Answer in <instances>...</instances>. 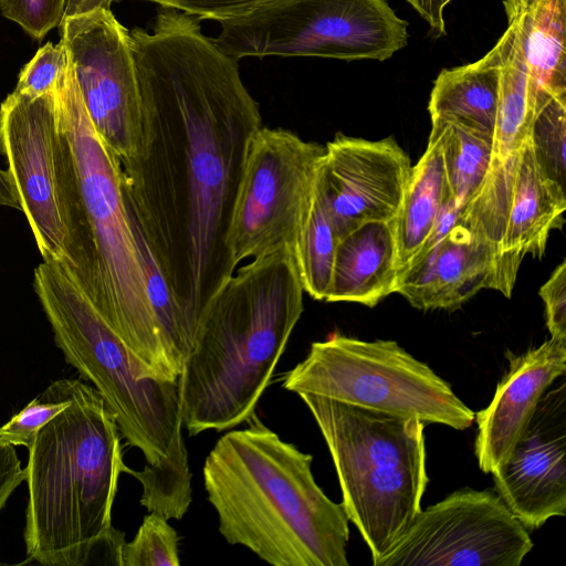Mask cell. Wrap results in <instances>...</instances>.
<instances>
[{
    "label": "cell",
    "instance_id": "obj_1",
    "mask_svg": "<svg viewBox=\"0 0 566 566\" xmlns=\"http://www.w3.org/2000/svg\"><path fill=\"white\" fill-rule=\"evenodd\" d=\"M199 18L164 8L129 31L142 101L136 154L120 163L128 217L193 332L234 274L231 218L247 148L262 127L238 60Z\"/></svg>",
    "mask_w": 566,
    "mask_h": 566
},
{
    "label": "cell",
    "instance_id": "obj_2",
    "mask_svg": "<svg viewBox=\"0 0 566 566\" xmlns=\"http://www.w3.org/2000/svg\"><path fill=\"white\" fill-rule=\"evenodd\" d=\"M34 291L56 347L114 415L122 438L142 451L140 504L166 520H180L191 503V473L182 436L179 381L148 378L124 340L90 297L54 261L34 270Z\"/></svg>",
    "mask_w": 566,
    "mask_h": 566
},
{
    "label": "cell",
    "instance_id": "obj_3",
    "mask_svg": "<svg viewBox=\"0 0 566 566\" xmlns=\"http://www.w3.org/2000/svg\"><path fill=\"white\" fill-rule=\"evenodd\" d=\"M206 458L207 499L227 543L274 566H348V518L315 482L313 457L254 413Z\"/></svg>",
    "mask_w": 566,
    "mask_h": 566
},
{
    "label": "cell",
    "instance_id": "obj_4",
    "mask_svg": "<svg viewBox=\"0 0 566 566\" xmlns=\"http://www.w3.org/2000/svg\"><path fill=\"white\" fill-rule=\"evenodd\" d=\"M294 255L281 249L253 259L202 316L178 379L190 436L247 422L304 311Z\"/></svg>",
    "mask_w": 566,
    "mask_h": 566
},
{
    "label": "cell",
    "instance_id": "obj_5",
    "mask_svg": "<svg viewBox=\"0 0 566 566\" xmlns=\"http://www.w3.org/2000/svg\"><path fill=\"white\" fill-rule=\"evenodd\" d=\"M120 432L93 386L71 379L70 403L42 427L24 469L23 538L30 560L85 566L116 530L112 509L122 473Z\"/></svg>",
    "mask_w": 566,
    "mask_h": 566
},
{
    "label": "cell",
    "instance_id": "obj_6",
    "mask_svg": "<svg viewBox=\"0 0 566 566\" xmlns=\"http://www.w3.org/2000/svg\"><path fill=\"white\" fill-rule=\"evenodd\" d=\"M54 94L59 123L71 144L93 244L95 289L92 302L148 378L178 381L146 294L138 248L122 190L119 159L96 133L69 59Z\"/></svg>",
    "mask_w": 566,
    "mask_h": 566
},
{
    "label": "cell",
    "instance_id": "obj_7",
    "mask_svg": "<svg viewBox=\"0 0 566 566\" xmlns=\"http://www.w3.org/2000/svg\"><path fill=\"white\" fill-rule=\"evenodd\" d=\"M298 397L325 439L340 504L375 565L421 511L429 481L426 423L317 395Z\"/></svg>",
    "mask_w": 566,
    "mask_h": 566
},
{
    "label": "cell",
    "instance_id": "obj_8",
    "mask_svg": "<svg viewBox=\"0 0 566 566\" xmlns=\"http://www.w3.org/2000/svg\"><path fill=\"white\" fill-rule=\"evenodd\" d=\"M0 153L43 261L60 263L85 284L94 274V251L54 91L7 96L0 106Z\"/></svg>",
    "mask_w": 566,
    "mask_h": 566
},
{
    "label": "cell",
    "instance_id": "obj_9",
    "mask_svg": "<svg viewBox=\"0 0 566 566\" xmlns=\"http://www.w3.org/2000/svg\"><path fill=\"white\" fill-rule=\"evenodd\" d=\"M284 389L455 430L470 428L475 412L426 363L397 342L332 334L283 378Z\"/></svg>",
    "mask_w": 566,
    "mask_h": 566
},
{
    "label": "cell",
    "instance_id": "obj_10",
    "mask_svg": "<svg viewBox=\"0 0 566 566\" xmlns=\"http://www.w3.org/2000/svg\"><path fill=\"white\" fill-rule=\"evenodd\" d=\"M213 42L228 55L385 61L408 42V22L387 0H276L220 21Z\"/></svg>",
    "mask_w": 566,
    "mask_h": 566
},
{
    "label": "cell",
    "instance_id": "obj_11",
    "mask_svg": "<svg viewBox=\"0 0 566 566\" xmlns=\"http://www.w3.org/2000/svg\"><path fill=\"white\" fill-rule=\"evenodd\" d=\"M324 153L325 146L283 128L262 126L252 136L229 231L237 266L281 249L294 253Z\"/></svg>",
    "mask_w": 566,
    "mask_h": 566
},
{
    "label": "cell",
    "instance_id": "obj_12",
    "mask_svg": "<svg viewBox=\"0 0 566 566\" xmlns=\"http://www.w3.org/2000/svg\"><path fill=\"white\" fill-rule=\"evenodd\" d=\"M512 157L495 158L480 190L461 206L446 237L419 251L395 293L422 311H453L483 289L495 290L506 228Z\"/></svg>",
    "mask_w": 566,
    "mask_h": 566
},
{
    "label": "cell",
    "instance_id": "obj_13",
    "mask_svg": "<svg viewBox=\"0 0 566 566\" xmlns=\"http://www.w3.org/2000/svg\"><path fill=\"white\" fill-rule=\"evenodd\" d=\"M533 546L494 488H464L421 510L374 566H520Z\"/></svg>",
    "mask_w": 566,
    "mask_h": 566
},
{
    "label": "cell",
    "instance_id": "obj_14",
    "mask_svg": "<svg viewBox=\"0 0 566 566\" xmlns=\"http://www.w3.org/2000/svg\"><path fill=\"white\" fill-rule=\"evenodd\" d=\"M61 42L87 115L119 161L132 158L142 134V101L129 31L111 7L65 12Z\"/></svg>",
    "mask_w": 566,
    "mask_h": 566
},
{
    "label": "cell",
    "instance_id": "obj_15",
    "mask_svg": "<svg viewBox=\"0 0 566 566\" xmlns=\"http://www.w3.org/2000/svg\"><path fill=\"white\" fill-rule=\"evenodd\" d=\"M411 167L391 136L367 140L337 133L325 145L314 191L339 239L363 223L394 220Z\"/></svg>",
    "mask_w": 566,
    "mask_h": 566
},
{
    "label": "cell",
    "instance_id": "obj_16",
    "mask_svg": "<svg viewBox=\"0 0 566 566\" xmlns=\"http://www.w3.org/2000/svg\"><path fill=\"white\" fill-rule=\"evenodd\" d=\"M566 382L543 395L524 436L493 476L494 489L528 530L566 514Z\"/></svg>",
    "mask_w": 566,
    "mask_h": 566
},
{
    "label": "cell",
    "instance_id": "obj_17",
    "mask_svg": "<svg viewBox=\"0 0 566 566\" xmlns=\"http://www.w3.org/2000/svg\"><path fill=\"white\" fill-rule=\"evenodd\" d=\"M509 369L488 407L474 416L479 468L493 473L524 436L543 395L566 371V338H553L523 354L507 353Z\"/></svg>",
    "mask_w": 566,
    "mask_h": 566
},
{
    "label": "cell",
    "instance_id": "obj_18",
    "mask_svg": "<svg viewBox=\"0 0 566 566\" xmlns=\"http://www.w3.org/2000/svg\"><path fill=\"white\" fill-rule=\"evenodd\" d=\"M565 188L538 166L530 140L512 155L511 192L495 290L510 297L526 255L541 259L549 234L560 229Z\"/></svg>",
    "mask_w": 566,
    "mask_h": 566
},
{
    "label": "cell",
    "instance_id": "obj_19",
    "mask_svg": "<svg viewBox=\"0 0 566 566\" xmlns=\"http://www.w3.org/2000/svg\"><path fill=\"white\" fill-rule=\"evenodd\" d=\"M399 272L394 220L363 223L338 241L325 301L374 307L395 293Z\"/></svg>",
    "mask_w": 566,
    "mask_h": 566
},
{
    "label": "cell",
    "instance_id": "obj_20",
    "mask_svg": "<svg viewBox=\"0 0 566 566\" xmlns=\"http://www.w3.org/2000/svg\"><path fill=\"white\" fill-rule=\"evenodd\" d=\"M501 56L499 40L476 62L442 70L430 93L431 124L452 123L493 139Z\"/></svg>",
    "mask_w": 566,
    "mask_h": 566
},
{
    "label": "cell",
    "instance_id": "obj_21",
    "mask_svg": "<svg viewBox=\"0 0 566 566\" xmlns=\"http://www.w3.org/2000/svg\"><path fill=\"white\" fill-rule=\"evenodd\" d=\"M449 195L440 143L438 138L429 136L426 151L411 167L401 205L394 219L400 272L429 238Z\"/></svg>",
    "mask_w": 566,
    "mask_h": 566
},
{
    "label": "cell",
    "instance_id": "obj_22",
    "mask_svg": "<svg viewBox=\"0 0 566 566\" xmlns=\"http://www.w3.org/2000/svg\"><path fill=\"white\" fill-rule=\"evenodd\" d=\"M500 40L502 56L493 150L496 158L504 159L528 140L536 85L523 53L517 17L509 22Z\"/></svg>",
    "mask_w": 566,
    "mask_h": 566
},
{
    "label": "cell",
    "instance_id": "obj_23",
    "mask_svg": "<svg viewBox=\"0 0 566 566\" xmlns=\"http://www.w3.org/2000/svg\"><path fill=\"white\" fill-rule=\"evenodd\" d=\"M517 19L536 87L566 98V0H533Z\"/></svg>",
    "mask_w": 566,
    "mask_h": 566
},
{
    "label": "cell",
    "instance_id": "obj_24",
    "mask_svg": "<svg viewBox=\"0 0 566 566\" xmlns=\"http://www.w3.org/2000/svg\"><path fill=\"white\" fill-rule=\"evenodd\" d=\"M429 136L440 143L449 191L462 206L480 190L492 167L493 139L452 123L431 124Z\"/></svg>",
    "mask_w": 566,
    "mask_h": 566
},
{
    "label": "cell",
    "instance_id": "obj_25",
    "mask_svg": "<svg viewBox=\"0 0 566 566\" xmlns=\"http://www.w3.org/2000/svg\"><path fill=\"white\" fill-rule=\"evenodd\" d=\"M338 241L328 213L314 191L293 253L304 292L314 300L327 297Z\"/></svg>",
    "mask_w": 566,
    "mask_h": 566
},
{
    "label": "cell",
    "instance_id": "obj_26",
    "mask_svg": "<svg viewBox=\"0 0 566 566\" xmlns=\"http://www.w3.org/2000/svg\"><path fill=\"white\" fill-rule=\"evenodd\" d=\"M528 140L542 171L565 188L566 98L536 87Z\"/></svg>",
    "mask_w": 566,
    "mask_h": 566
},
{
    "label": "cell",
    "instance_id": "obj_27",
    "mask_svg": "<svg viewBox=\"0 0 566 566\" xmlns=\"http://www.w3.org/2000/svg\"><path fill=\"white\" fill-rule=\"evenodd\" d=\"M165 517L149 512L122 548L120 566H179V536Z\"/></svg>",
    "mask_w": 566,
    "mask_h": 566
},
{
    "label": "cell",
    "instance_id": "obj_28",
    "mask_svg": "<svg viewBox=\"0 0 566 566\" xmlns=\"http://www.w3.org/2000/svg\"><path fill=\"white\" fill-rule=\"evenodd\" d=\"M70 386L69 378L52 381L43 392L0 427V438L14 447L29 449L39 430L69 406Z\"/></svg>",
    "mask_w": 566,
    "mask_h": 566
},
{
    "label": "cell",
    "instance_id": "obj_29",
    "mask_svg": "<svg viewBox=\"0 0 566 566\" xmlns=\"http://www.w3.org/2000/svg\"><path fill=\"white\" fill-rule=\"evenodd\" d=\"M67 63L62 42H48L22 69L14 91L33 97L53 92Z\"/></svg>",
    "mask_w": 566,
    "mask_h": 566
},
{
    "label": "cell",
    "instance_id": "obj_30",
    "mask_svg": "<svg viewBox=\"0 0 566 566\" xmlns=\"http://www.w3.org/2000/svg\"><path fill=\"white\" fill-rule=\"evenodd\" d=\"M66 3L67 0H0V11L30 36L41 40L61 24Z\"/></svg>",
    "mask_w": 566,
    "mask_h": 566
},
{
    "label": "cell",
    "instance_id": "obj_31",
    "mask_svg": "<svg viewBox=\"0 0 566 566\" xmlns=\"http://www.w3.org/2000/svg\"><path fill=\"white\" fill-rule=\"evenodd\" d=\"M201 19L223 21L245 15L276 0H147Z\"/></svg>",
    "mask_w": 566,
    "mask_h": 566
},
{
    "label": "cell",
    "instance_id": "obj_32",
    "mask_svg": "<svg viewBox=\"0 0 566 566\" xmlns=\"http://www.w3.org/2000/svg\"><path fill=\"white\" fill-rule=\"evenodd\" d=\"M546 326L553 338H566V261H562L539 287Z\"/></svg>",
    "mask_w": 566,
    "mask_h": 566
},
{
    "label": "cell",
    "instance_id": "obj_33",
    "mask_svg": "<svg viewBox=\"0 0 566 566\" xmlns=\"http://www.w3.org/2000/svg\"><path fill=\"white\" fill-rule=\"evenodd\" d=\"M24 478L14 446L0 438V512Z\"/></svg>",
    "mask_w": 566,
    "mask_h": 566
},
{
    "label": "cell",
    "instance_id": "obj_34",
    "mask_svg": "<svg viewBox=\"0 0 566 566\" xmlns=\"http://www.w3.org/2000/svg\"><path fill=\"white\" fill-rule=\"evenodd\" d=\"M428 23L433 38L446 35L443 10L451 0H407Z\"/></svg>",
    "mask_w": 566,
    "mask_h": 566
},
{
    "label": "cell",
    "instance_id": "obj_35",
    "mask_svg": "<svg viewBox=\"0 0 566 566\" xmlns=\"http://www.w3.org/2000/svg\"><path fill=\"white\" fill-rule=\"evenodd\" d=\"M0 206L21 210V206L8 170L0 169Z\"/></svg>",
    "mask_w": 566,
    "mask_h": 566
},
{
    "label": "cell",
    "instance_id": "obj_36",
    "mask_svg": "<svg viewBox=\"0 0 566 566\" xmlns=\"http://www.w3.org/2000/svg\"><path fill=\"white\" fill-rule=\"evenodd\" d=\"M114 1L119 0H67L65 12L86 10L95 7H111Z\"/></svg>",
    "mask_w": 566,
    "mask_h": 566
},
{
    "label": "cell",
    "instance_id": "obj_37",
    "mask_svg": "<svg viewBox=\"0 0 566 566\" xmlns=\"http://www.w3.org/2000/svg\"><path fill=\"white\" fill-rule=\"evenodd\" d=\"M533 0H503L509 22L524 11Z\"/></svg>",
    "mask_w": 566,
    "mask_h": 566
}]
</instances>
